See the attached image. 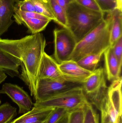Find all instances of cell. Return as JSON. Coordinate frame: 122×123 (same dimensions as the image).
I'll return each instance as SVG.
<instances>
[{"mask_svg":"<svg viewBox=\"0 0 122 123\" xmlns=\"http://www.w3.org/2000/svg\"><path fill=\"white\" fill-rule=\"evenodd\" d=\"M96 107L101 112V123H117L119 117L117 116L109 100L107 94Z\"/></svg>","mask_w":122,"mask_h":123,"instance_id":"obj_17","label":"cell"},{"mask_svg":"<svg viewBox=\"0 0 122 123\" xmlns=\"http://www.w3.org/2000/svg\"><path fill=\"white\" fill-rule=\"evenodd\" d=\"M84 118L83 123H99V115L92 105L88 102L83 107Z\"/></svg>","mask_w":122,"mask_h":123,"instance_id":"obj_24","label":"cell"},{"mask_svg":"<svg viewBox=\"0 0 122 123\" xmlns=\"http://www.w3.org/2000/svg\"><path fill=\"white\" fill-rule=\"evenodd\" d=\"M64 76L69 80L77 82H84L93 73L80 66L77 62L69 60L58 64Z\"/></svg>","mask_w":122,"mask_h":123,"instance_id":"obj_10","label":"cell"},{"mask_svg":"<svg viewBox=\"0 0 122 123\" xmlns=\"http://www.w3.org/2000/svg\"><path fill=\"white\" fill-rule=\"evenodd\" d=\"M113 52L120 66L122 67V37H120L112 46Z\"/></svg>","mask_w":122,"mask_h":123,"instance_id":"obj_30","label":"cell"},{"mask_svg":"<svg viewBox=\"0 0 122 123\" xmlns=\"http://www.w3.org/2000/svg\"><path fill=\"white\" fill-rule=\"evenodd\" d=\"M14 6L21 11L35 12L33 5L30 0H16Z\"/></svg>","mask_w":122,"mask_h":123,"instance_id":"obj_29","label":"cell"},{"mask_svg":"<svg viewBox=\"0 0 122 123\" xmlns=\"http://www.w3.org/2000/svg\"><path fill=\"white\" fill-rule=\"evenodd\" d=\"M111 27L110 34V47L122 37V9L117 8L112 11Z\"/></svg>","mask_w":122,"mask_h":123,"instance_id":"obj_16","label":"cell"},{"mask_svg":"<svg viewBox=\"0 0 122 123\" xmlns=\"http://www.w3.org/2000/svg\"><path fill=\"white\" fill-rule=\"evenodd\" d=\"M55 2L66 10L69 5L72 2L75 1L74 0H54Z\"/></svg>","mask_w":122,"mask_h":123,"instance_id":"obj_31","label":"cell"},{"mask_svg":"<svg viewBox=\"0 0 122 123\" xmlns=\"http://www.w3.org/2000/svg\"><path fill=\"white\" fill-rule=\"evenodd\" d=\"M68 30L78 42L101 23L105 13L87 9L75 1L66 10Z\"/></svg>","mask_w":122,"mask_h":123,"instance_id":"obj_2","label":"cell"},{"mask_svg":"<svg viewBox=\"0 0 122 123\" xmlns=\"http://www.w3.org/2000/svg\"><path fill=\"white\" fill-rule=\"evenodd\" d=\"M107 13L100 24L77 43L69 60L77 62L85 55L105 52L110 47L111 16L110 12Z\"/></svg>","mask_w":122,"mask_h":123,"instance_id":"obj_3","label":"cell"},{"mask_svg":"<svg viewBox=\"0 0 122 123\" xmlns=\"http://www.w3.org/2000/svg\"><path fill=\"white\" fill-rule=\"evenodd\" d=\"M69 112L62 117L57 123H69Z\"/></svg>","mask_w":122,"mask_h":123,"instance_id":"obj_32","label":"cell"},{"mask_svg":"<svg viewBox=\"0 0 122 123\" xmlns=\"http://www.w3.org/2000/svg\"><path fill=\"white\" fill-rule=\"evenodd\" d=\"M51 21L32 18L24 20L21 25L23 24L28 28L29 33L34 34L43 31Z\"/></svg>","mask_w":122,"mask_h":123,"instance_id":"obj_19","label":"cell"},{"mask_svg":"<svg viewBox=\"0 0 122 123\" xmlns=\"http://www.w3.org/2000/svg\"><path fill=\"white\" fill-rule=\"evenodd\" d=\"M35 12L45 16L56 22V19L47 0H30Z\"/></svg>","mask_w":122,"mask_h":123,"instance_id":"obj_21","label":"cell"},{"mask_svg":"<svg viewBox=\"0 0 122 123\" xmlns=\"http://www.w3.org/2000/svg\"><path fill=\"white\" fill-rule=\"evenodd\" d=\"M74 1L80 6L87 9L97 12H103L96 0H74Z\"/></svg>","mask_w":122,"mask_h":123,"instance_id":"obj_27","label":"cell"},{"mask_svg":"<svg viewBox=\"0 0 122 123\" xmlns=\"http://www.w3.org/2000/svg\"><path fill=\"white\" fill-rule=\"evenodd\" d=\"M104 52L85 55L77 61V62L84 68L93 72L96 69L97 65Z\"/></svg>","mask_w":122,"mask_h":123,"instance_id":"obj_18","label":"cell"},{"mask_svg":"<svg viewBox=\"0 0 122 123\" xmlns=\"http://www.w3.org/2000/svg\"><path fill=\"white\" fill-rule=\"evenodd\" d=\"M17 115L16 108L8 103L0 106V123H10Z\"/></svg>","mask_w":122,"mask_h":123,"instance_id":"obj_23","label":"cell"},{"mask_svg":"<svg viewBox=\"0 0 122 123\" xmlns=\"http://www.w3.org/2000/svg\"><path fill=\"white\" fill-rule=\"evenodd\" d=\"M46 41L41 33L27 35L19 39L0 38V50L20 60L19 77L27 85L31 95H36L39 73Z\"/></svg>","mask_w":122,"mask_h":123,"instance_id":"obj_1","label":"cell"},{"mask_svg":"<svg viewBox=\"0 0 122 123\" xmlns=\"http://www.w3.org/2000/svg\"><path fill=\"white\" fill-rule=\"evenodd\" d=\"M82 87L88 101L96 107L107 94L104 69L100 67L95 69L83 82Z\"/></svg>","mask_w":122,"mask_h":123,"instance_id":"obj_5","label":"cell"},{"mask_svg":"<svg viewBox=\"0 0 122 123\" xmlns=\"http://www.w3.org/2000/svg\"><path fill=\"white\" fill-rule=\"evenodd\" d=\"M20 65L19 59L0 50V70L11 77H19Z\"/></svg>","mask_w":122,"mask_h":123,"instance_id":"obj_15","label":"cell"},{"mask_svg":"<svg viewBox=\"0 0 122 123\" xmlns=\"http://www.w3.org/2000/svg\"><path fill=\"white\" fill-rule=\"evenodd\" d=\"M16 0H0V37L8 31L14 21L12 19Z\"/></svg>","mask_w":122,"mask_h":123,"instance_id":"obj_11","label":"cell"},{"mask_svg":"<svg viewBox=\"0 0 122 123\" xmlns=\"http://www.w3.org/2000/svg\"><path fill=\"white\" fill-rule=\"evenodd\" d=\"M0 94L8 95L18 105L19 114H25L33 107V103L28 92L17 85L4 83L0 90Z\"/></svg>","mask_w":122,"mask_h":123,"instance_id":"obj_8","label":"cell"},{"mask_svg":"<svg viewBox=\"0 0 122 123\" xmlns=\"http://www.w3.org/2000/svg\"><path fill=\"white\" fill-rule=\"evenodd\" d=\"M103 12L109 13L117 8L116 0H96Z\"/></svg>","mask_w":122,"mask_h":123,"instance_id":"obj_25","label":"cell"},{"mask_svg":"<svg viewBox=\"0 0 122 123\" xmlns=\"http://www.w3.org/2000/svg\"><path fill=\"white\" fill-rule=\"evenodd\" d=\"M83 83L69 80L56 81L46 78L39 79L36 95V101L46 99L52 96L76 87Z\"/></svg>","mask_w":122,"mask_h":123,"instance_id":"obj_7","label":"cell"},{"mask_svg":"<svg viewBox=\"0 0 122 123\" xmlns=\"http://www.w3.org/2000/svg\"><path fill=\"white\" fill-rule=\"evenodd\" d=\"M1 102L0 100V104Z\"/></svg>","mask_w":122,"mask_h":123,"instance_id":"obj_37","label":"cell"},{"mask_svg":"<svg viewBox=\"0 0 122 123\" xmlns=\"http://www.w3.org/2000/svg\"><path fill=\"white\" fill-rule=\"evenodd\" d=\"M43 78L56 81L69 80L62 74L57 62L45 52L43 55L39 73V79Z\"/></svg>","mask_w":122,"mask_h":123,"instance_id":"obj_9","label":"cell"},{"mask_svg":"<svg viewBox=\"0 0 122 123\" xmlns=\"http://www.w3.org/2000/svg\"><path fill=\"white\" fill-rule=\"evenodd\" d=\"M7 77L6 74L3 71L0 70V84L4 81Z\"/></svg>","mask_w":122,"mask_h":123,"instance_id":"obj_33","label":"cell"},{"mask_svg":"<svg viewBox=\"0 0 122 123\" xmlns=\"http://www.w3.org/2000/svg\"><path fill=\"white\" fill-rule=\"evenodd\" d=\"M69 111L62 108H55L51 113L46 123H57Z\"/></svg>","mask_w":122,"mask_h":123,"instance_id":"obj_26","label":"cell"},{"mask_svg":"<svg viewBox=\"0 0 122 123\" xmlns=\"http://www.w3.org/2000/svg\"><path fill=\"white\" fill-rule=\"evenodd\" d=\"M116 1H117V6H118L117 8L120 9H122V0H116Z\"/></svg>","mask_w":122,"mask_h":123,"instance_id":"obj_34","label":"cell"},{"mask_svg":"<svg viewBox=\"0 0 122 123\" xmlns=\"http://www.w3.org/2000/svg\"><path fill=\"white\" fill-rule=\"evenodd\" d=\"M89 102L82 86L70 89L46 99L36 101L34 107L37 108H62L68 111L83 107Z\"/></svg>","mask_w":122,"mask_h":123,"instance_id":"obj_4","label":"cell"},{"mask_svg":"<svg viewBox=\"0 0 122 123\" xmlns=\"http://www.w3.org/2000/svg\"><path fill=\"white\" fill-rule=\"evenodd\" d=\"M84 118L83 107L70 111L69 123H83Z\"/></svg>","mask_w":122,"mask_h":123,"instance_id":"obj_28","label":"cell"},{"mask_svg":"<svg viewBox=\"0 0 122 123\" xmlns=\"http://www.w3.org/2000/svg\"><path fill=\"white\" fill-rule=\"evenodd\" d=\"M122 76L112 81L108 87L107 95L118 117L122 116Z\"/></svg>","mask_w":122,"mask_h":123,"instance_id":"obj_14","label":"cell"},{"mask_svg":"<svg viewBox=\"0 0 122 123\" xmlns=\"http://www.w3.org/2000/svg\"><path fill=\"white\" fill-rule=\"evenodd\" d=\"M55 108H40L33 107L30 111L12 120L11 122L14 123H35L44 122L47 120Z\"/></svg>","mask_w":122,"mask_h":123,"instance_id":"obj_12","label":"cell"},{"mask_svg":"<svg viewBox=\"0 0 122 123\" xmlns=\"http://www.w3.org/2000/svg\"><path fill=\"white\" fill-rule=\"evenodd\" d=\"M105 66L107 78L110 81H112L121 76L122 67L120 66L113 52L111 47L106 50L104 54Z\"/></svg>","mask_w":122,"mask_h":123,"instance_id":"obj_13","label":"cell"},{"mask_svg":"<svg viewBox=\"0 0 122 123\" xmlns=\"http://www.w3.org/2000/svg\"><path fill=\"white\" fill-rule=\"evenodd\" d=\"M46 121H44V122H38V123H46ZM12 123L11 121L10 122V123Z\"/></svg>","mask_w":122,"mask_h":123,"instance_id":"obj_36","label":"cell"},{"mask_svg":"<svg viewBox=\"0 0 122 123\" xmlns=\"http://www.w3.org/2000/svg\"><path fill=\"white\" fill-rule=\"evenodd\" d=\"M53 35L54 59L59 64L69 60L77 42L70 31L65 28H56Z\"/></svg>","mask_w":122,"mask_h":123,"instance_id":"obj_6","label":"cell"},{"mask_svg":"<svg viewBox=\"0 0 122 123\" xmlns=\"http://www.w3.org/2000/svg\"><path fill=\"white\" fill-rule=\"evenodd\" d=\"M56 19V23L68 30L66 10L57 3L54 0H47Z\"/></svg>","mask_w":122,"mask_h":123,"instance_id":"obj_20","label":"cell"},{"mask_svg":"<svg viewBox=\"0 0 122 123\" xmlns=\"http://www.w3.org/2000/svg\"><path fill=\"white\" fill-rule=\"evenodd\" d=\"M117 123H122V117H119L118 118Z\"/></svg>","mask_w":122,"mask_h":123,"instance_id":"obj_35","label":"cell"},{"mask_svg":"<svg viewBox=\"0 0 122 123\" xmlns=\"http://www.w3.org/2000/svg\"><path fill=\"white\" fill-rule=\"evenodd\" d=\"M13 16L16 22L18 25H21L22 22L25 19L32 18L52 21L51 19L48 17L38 13L36 12L21 11L16 8L14 6Z\"/></svg>","mask_w":122,"mask_h":123,"instance_id":"obj_22","label":"cell"}]
</instances>
